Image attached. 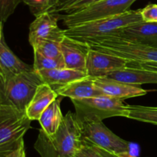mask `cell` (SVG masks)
Returning a JSON list of instances; mask_svg holds the SVG:
<instances>
[{
	"label": "cell",
	"instance_id": "obj_2",
	"mask_svg": "<svg viewBox=\"0 0 157 157\" xmlns=\"http://www.w3.org/2000/svg\"><path fill=\"white\" fill-rule=\"evenodd\" d=\"M143 21L140 9L127 10L123 13L84 23L64 29V35L80 42L111 36L133 23Z\"/></svg>",
	"mask_w": 157,
	"mask_h": 157
},
{
	"label": "cell",
	"instance_id": "obj_8",
	"mask_svg": "<svg viewBox=\"0 0 157 157\" xmlns=\"http://www.w3.org/2000/svg\"><path fill=\"white\" fill-rule=\"evenodd\" d=\"M83 141L120 155H130V143L113 133L102 121L79 122Z\"/></svg>",
	"mask_w": 157,
	"mask_h": 157
},
{
	"label": "cell",
	"instance_id": "obj_10",
	"mask_svg": "<svg viewBox=\"0 0 157 157\" xmlns=\"http://www.w3.org/2000/svg\"><path fill=\"white\" fill-rule=\"evenodd\" d=\"M58 21L57 15L52 12H44L35 17L29 26V41L31 46L42 40L64 36V29L58 27Z\"/></svg>",
	"mask_w": 157,
	"mask_h": 157
},
{
	"label": "cell",
	"instance_id": "obj_29",
	"mask_svg": "<svg viewBox=\"0 0 157 157\" xmlns=\"http://www.w3.org/2000/svg\"><path fill=\"white\" fill-rule=\"evenodd\" d=\"M127 66L135 69L148 70L157 73V62L149 61L144 62H129Z\"/></svg>",
	"mask_w": 157,
	"mask_h": 157
},
{
	"label": "cell",
	"instance_id": "obj_12",
	"mask_svg": "<svg viewBox=\"0 0 157 157\" xmlns=\"http://www.w3.org/2000/svg\"><path fill=\"white\" fill-rule=\"evenodd\" d=\"M33 69V66L24 62L8 46L4 36L3 23L0 22V79H7Z\"/></svg>",
	"mask_w": 157,
	"mask_h": 157
},
{
	"label": "cell",
	"instance_id": "obj_15",
	"mask_svg": "<svg viewBox=\"0 0 157 157\" xmlns=\"http://www.w3.org/2000/svg\"><path fill=\"white\" fill-rule=\"evenodd\" d=\"M38 73L41 76L43 83L48 85L55 92L76 80L88 76L85 72L67 68L44 69L38 71Z\"/></svg>",
	"mask_w": 157,
	"mask_h": 157
},
{
	"label": "cell",
	"instance_id": "obj_26",
	"mask_svg": "<svg viewBox=\"0 0 157 157\" xmlns=\"http://www.w3.org/2000/svg\"><path fill=\"white\" fill-rule=\"evenodd\" d=\"M75 157H104L98 149L90 143L82 140V144L78 149Z\"/></svg>",
	"mask_w": 157,
	"mask_h": 157
},
{
	"label": "cell",
	"instance_id": "obj_9",
	"mask_svg": "<svg viewBox=\"0 0 157 157\" xmlns=\"http://www.w3.org/2000/svg\"><path fill=\"white\" fill-rule=\"evenodd\" d=\"M129 62L121 57L89 49L87 58V74L93 78L107 77L112 72L127 67Z\"/></svg>",
	"mask_w": 157,
	"mask_h": 157
},
{
	"label": "cell",
	"instance_id": "obj_1",
	"mask_svg": "<svg viewBox=\"0 0 157 157\" xmlns=\"http://www.w3.org/2000/svg\"><path fill=\"white\" fill-rule=\"evenodd\" d=\"M81 144L79 121L69 111L55 133L48 135L40 129L34 148L41 157H75Z\"/></svg>",
	"mask_w": 157,
	"mask_h": 157
},
{
	"label": "cell",
	"instance_id": "obj_18",
	"mask_svg": "<svg viewBox=\"0 0 157 157\" xmlns=\"http://www.w3.org/2000/svg\"><path fill=\"white\" fill-rule=\"evenodd\" d=\"M107 78L127 83L133 86L143 84H157V73L144 69H135L132 67L124 68L112 72Z\"/></svg>",
	"mask_w": 157,
	"mask_h": 157
},
{
	"label": "cell",
	"instance_id": "obj_11",
	"mask_svg": "<svg viewBox=\"0 0 157 157\" xmlns=\"http://www.w3.org/2000/svg\"><path fill=\"white\" fill-rule=\"evenodd\" d=\"M89 49L90 47L86 43L64 35L61 43V50L65 68L87 73L86 65Z\"/></svg>",
	"mask_w": 157,
	"mask_h": 157
},
{
	"label": "cell",
	"instance_id": "obj_13",
	"mask_svg": "<svg viewBox=\"0 0 157 157\" xmlns=\"http://www.w3.org/2000/svg\"><path fill=\"white\" fill-rule=\"evenodd\" d=\"M111 36L157 48V22L140 21L126 26Z\"/></svg>",
	"mask_w": 157,
	"mask_h": 157
},
{
	"label": "cell",
	"instance_id": "obj_7",
	"mask_svg": "<svg viewBox=\"0 0 157 157\" xmlns=\"http://www.w3.org/2000/svg\"><path fill=\"white\" fill-rule=\"evenodd\" d=\"M136 0H101L71 14H55L67 28L123 13Z\"/></svg>",
	"mask_w": 157,
	"mask_h": 157
},
{
	"label": "cell",
	"instance_id": "obj_6",
	"mask_svg": "<svg viewBox=\"0 0 157 157\" xmlns=\"http://www.w3.org/2000/svg\"><path fill=\"white\" fill-rule=\"evenodd\" d=\"M32 120L26 112L9 104L0 103V152L17 147L24 141V135Z\"/></svg>",
	"mask_w": 157,
	"mask_h": 157
},
{
	"label": "cell",
	"instance_id": "obj_23",
	"mask_svg": "<svg viewBox=\"0 0 157 157\" xmlns=\"http://www.w3.org/2000/svg\"><path fill=\"white\" fill-rule=\"evenodd\" d=\"M33 68L35 71L44 70V69H64L65 68L63 57L58 58H49L41 55L37 51H34Z\"/></svg>",
	"mask_w": 157,
	"mask_h": 157
},
{
	"label": "cell",
	"instance_id": "obj_24",
	"mask_svg": "<svg viewBox=\"0 0 157 157\" xmlns=\"http://www.w3.org/2000/svg\"><path fill=\"white\" fill-rule=\"evenodd\" d=\"M60 0H22L35 17L44 12H50Z\"/></svg>",
	"mask_w": 157,
	"mask_h": 157
},
{
	"label": "cell",
	"instance_id": "obj_28",
	"mask_svg": "<svg viewBox=\"0 0 157 157\" xmlns=\"http://www.w3.org/2000/svg\"><path fill=\"white\" fill-rule=\"evenodd\" d=\"M0 157H25L24 141L20 143L17 147L0 152Z\"/></svg>",
	"mask_w": 157,
	"mask_h": 157
},
{
	"label": "cell",
	"instance_id": "obj_21",
	"mask_svg": "<svg viewBox=\"0 0 157 157\" xmlns=\"http://www.w3.org/2000/svg\"><path fill=\"white\" fill-rule=\"evenodd\" d=\"M64 36L48 38L38 42L32 46L33 50L37 51L41 55L49 58H61L63 56L61 50V43Z\"/></svg>",
	"mask_w": 157,
	"mask_h": 157
},
{
	"label": "cell",
	"instance_id": "obj_30",
	"mask_svg": "<svg viewBox=\"0 0 157 157\" xmlns=\"http://www.w3.org/2000/svg\"><path fill=\"white\" fill-rule=\"evenodd\" d=\"M93 146H94L97 149H98V152H99L100 153H101L104 157H132L130 155H117V154H115V153H113V152H109V151L106 150V149H102V148L98 147V146H94V145H93Z\"/></svg>",
	"mask_w": 157,
	"mask_h": 157
},
{
	"label": "cell",
	"instance_id": "obj_19",
	"mask_svg": "<svg viewBox=\"0 0 157 157\" xmlns=\"http://www.w3.org/2000/svg\"><path fill=\"white\" fill-rule=\"evenodd\" d=\"M61 97L58 96L56 99L54 100L42 112L38 120L41 125V129L48 135L55 133L64 119V115H62L60 106Z\"/></svg>",
	"mask_w": 157,
	"mask_h": 157
},
{
	"label": "cell",
	"instance_id": "obj_3",
	"mask_svg": "<svg viewBox=\"0 0 157 157\" xmlns=\"http://www.w3.org/2000/svg\"><path fill=\"white\" fill-rule=\"evenodd\" d=\"M42 83L41 76L34 69L7 79H0V103L11 105L25 112L37 89Z\"/></svg>",
	"mask_w": 157,
	"mask_h": 157
},
{
	"label": "cell",
	"instance_id": "obj_14",
	"mask_svg": "<svg viewBox=\"0 0 157 157\" xmlns=\"http://www.w3.org/2000/svg\"><path fill=\"white\" fill-rule=\"evenodd\" d=\"M94 83L104 95L122 100L142 96L147 93V90L139 86L121 83L107 77L94 78Z\"/></svg>",
	"mask_w": 157,
	"mask_h": 157
},
{
	"label": "cell",
	"instance_id": "obj_25",
	"mask_svg": "<svg viewBox=\"0 0 157 157\" xmlns=\"http://www.w3.org/2000/svg\"><path fill=\"white\" fill-rule=\"evenodd\" d=\"M22 0H0V22H6Z\"/></svg>",
	"mask_w": 157,
	"mask_h": 157
},
{
	"label": "cell",
	"instance_id": "obj_27",
	"mask_svg": "<svg viewBox=\"0 0 157 157\" xmlns=\"http://www.w3.org/2000/svg\"><path fill=\"white\" fill-rule=\"evenodd\" d=\"M143 21L157 22V4H150L140 9Z\"/></svg>",
	"mask_w": 157,
	"mask_h": 157
},
{
	"label": "cell",
	"instance_id": "obj_17",
	"mask_svg": "<svg viewBox=\"0 0 157 157\" xmlns=\"http://www.w3.org/2000/svg\"><path fill=\"white\" fill-rule=\"evenodd\" d=\"M59 95L48 85L42 83L37 89L33 98L29 103L26 114L31 120H38L48 106Z\"/></svg>",
	"mask_w": 157,
	"mask_h": 157
},
{
	"label": "cell",
	"instance_id": "obj_5",
	"mask_svg": "<svg viewBox=\"0 0 157 157\" xmlns=\"http://www.w3.org/2000/svg\"><path fill=\"white\" fill-rule=\"evenodd\" d=\"M79 122L103 121L110 117H127L128 105L122 99L108 95L71 99Z\"/></svg>",
	"mask_w": 157,
	"mask_h": 157
},
{
	"label": "cell",
	"instance_id": "obj_16",
	"mask_svg": "<svg viewBox=\"0 0 157 157\" xmlns=\"http://www.w3.org/2000/svg\"><path fill=\"white\" fill-rule=\"evenodd\" d=\"M56 92L59 96L68 97L71 99H81L104 95L94 85V78L89 76L76 80L59 89Z\"/></svg>",
	"mask_w": 157,
	"mask_h": 157
},
{
	"label": "cell",
	"instance_id": "obj_4",
	"mask_svg": "<svg viewBox=\"0 0 157 157\" xmlns=\"http://www.w3.org/2000/svg\"><path fill=\"white\" fill-rule=\"evenodd\" d=\"M90 49L121 57L129 62H157V48L144 46L117 36H107L84 42Z\"/></svg>",
	"mask_w": 157,
	"mask_h": 157
},
{
	"label": "cell",
	"instance_id": "obj_22",
	"mask_svg": "<svg viewBox=\"0 0 157 157\" xmlns=\"http://www.w3.org/2000/svg\"><path fill=\"white\" fill-rule=\"evenodd\" d=\"M101 0H60L50 12L54 14H71L81 10Z\"/></svg>",
	"mask_w": 157,
	"mask_h": 157
},
{
	"label": "cell",
	"instance_id": "obj_20",
	"mask_svg": "<svg viewBox=\"0 0 157 157\" xmlns=\"http://www.w3.org/2000/svg\"><path fill=\"white\" fill-rule=\"evenodd\" d=\"M126 118L157 125V107L128 105Z\"/></svg>",
	"mask_w": 157,
	"mask_h": 157
}]
</instances>
